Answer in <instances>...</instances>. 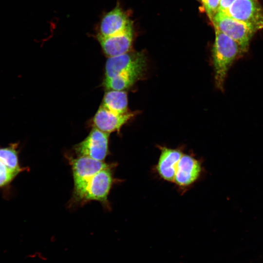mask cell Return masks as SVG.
Returning <instances> with one entry per match:
<instances>
[{"mask_svg":"<svg viewBox=\"0 0 263 263\" xmlns=\"http://www.w3.org/2000/svg\"><path fill=\"white\" fill-rule=\"evenodd\" d=\"M131 25L127 15L119 6H116L103 16L97 35L102 37L114 35L124 31Z\"/></svg>","mask_w":263,"mask_h":263,"instance_id":"obj_11","label":"cell"},{"mask_svg":"<svg viewBox=\"0 0 263 263\" xmlns=\"http://www.w3.org/2000/svg\"><path fill=\"white\" fill-rule=\"evenodd\" d=\"M235 0H220L218 11L225 13Z\"/></svg>","mask_w":263,"mask_h":263,"instance_id":"obj_18","label":"cell"},{"mask_svg":"<svg viewBox=\"0 0 263 263\" xmlns=\"http://www.w3.org/2000/svg\"><path fill=\"white\" fill-rule=\"evenodd\" d=\"M160 155L156 169L159 175L164 180L173 182L176 169L179 161L183 155L178 149L160 147Z\"/></svg>","mask_w":263,"mask_h":263,"instance_id":"obj_12","label":"cell"},{"mask_svg":"<svg viewBox=\"0 0 263 263\" xmlns=\"http://www.w3.org/2000/svg\"><path fill=\"white\" fill-rule=\"evenodd\" d=\"M114 166L99 171L89 178L77 193L73 194L72 203L84 204L97 201L107 206L108 196L114 182L112 171Z\"/></svg>","mask_w":263,"mask_h":263,"instance_id":"obj_2","label":"cell"},{"mask_svg":"<svg viewBox=\"0 0 263 263\" xmlns=\"http://www.w3.org/2000/svg\"><path fill=\"white\" fill-rule=\"evenodd\" d=\"M18 144H12L5 148H0V162L11 172L16 174L25 169L20 167L17 150Z\"/></svg>","mask_w":263,"mask_h":263,"instance_id":"obj_15","label":"cell"},{"mask_svg":"<svg viewBox=\"0 0 263 263\" xmlns=\"http://www.w3.org/2000/svg\"><path fill=\"white\" fill-rule=\"evenodd\" d=\"M101 105L113 112L125 113L128 112L127 94L124 91L108 90Z\"/></svg>","mask_w":263,"mask_h":263,"instance_id":"obj_14","label":"cell"},{"mask_svg":"<svg viewBox=\"0 0 263 263\" xmlns=\"http://www.w3.org/2000/svg\"><path fill=\"white\" fill-rule=\"evenodd\" d=\"M133 116L134 113H119L111 111L101 105L93 121L94 127L110 133L119 131L121 127Z\"/></svg>","mask_w":263,"mask_h":263,"instance_id":"obj_9","label":"cell"},{"mask_svg":"<svg viewBox=\"0 0 263 263\" xmlns=\"http://www.w3.org/2000/svg\"><path fill=\"white\" fill-rule=\"evenodd\" d=\"M215 39L212 50L214 79L216 87L223 91L228 71L240 55L243 54L238 43L215 27Z\"/></svg>","mask_w":263,"mask_h":263,"instance_id":"obj_1","label":"cell"},{"mask_svg":"<svg viewBox=\"0 0 263 263\" xmlns=\"http://www.w3.org/2000/svg\"><path fill=\"white\" fill-rule=\"evenodd\" d=\"M144 70H139L104 79L103 85L108 90L123 91L132 86L142 77Z\"/></svg>","mask_w":263,"mask_h":263,"instance_id":"obj_13","label":"cell"},{"mask_svg":"<svg viewBox=\"0 0 263 263\" xmlns=\"http://www.w3.org/2000/svg\"><path fill=\"white\" fill-rule=\"evenodd\" d=\"M104 54L108 57L125 54L130 51L133 39L132 25L117 34L102 37L96 35Z\"/></svg>","mask_w":263,"mask_h":263,"instance_id":"obj_8","label":"cell"},{"mask_svg":"<svg viewBox=\"0 0 263 263\" xmlns=\"http://www.w3.org/2000/svg\"><path fill=\"white\" fill-rule=\"evenodd\" d=\"M71 166L74 179L73 194L78 192L87 181L99 171L109 167L113 164L99 161L86 156L68 158Z\"/></svg>","mask_w":263,"mask_h":263,"instance_id":"obj_6","label":"cell"},{"mask_svg":"<svg viewBox=\"0 0 263 263\" xmlns=\"http://www.w3.org/2000/svg\"><path fill=\"white\" fill-rule=\"evenodd\" d=\"M146 66V57L142 53L129 52L110 57L105 64L104 79L135 70H145Z\"/></svg>","mask_w":263,"mask_h":263,"instance_id":"obj_7","label":"cell"},{"mask_svg":"<svg viewBox=\"0 0 263 263\" xmlns=\"http://www.w3.org/2000/svg\"><path fill=\"white\" fill-rule=\"evenodd\" d=\"M202 171L199 161L188 154H183L177 166L173 182L178 186L186 187L194 183Z\"/></svg>","mask_w":263,"mask_h":263,"instance_id":"obj_10","label":"cell"},{"mask_svg":"<svg viewBox=\"0 0 263 263\" xmlns=\"http://www.w3.org/2000/svg\"><path fill=\"white\" fill-rule=\"evenodd\" d=\"M212 21L214 27L238 43L243 54L247 51L250 41L257 31L252 26L220 12L217 13Z\"/></svg>","mask_w":263,"mask_h":263,"instance_id":"obj_3","label":"cell"},{"mask_svg":"<svg viewBox=\"0 0 263 263\" xmlns=\"http://www.w3.org/2000/svg\"><path fill=\"white\" fill-rule=\"evenodd\" d=\"M16 176L0 162V188L8 185Z\"/></svg>","mask_w":263,"mask_h":263,"instance_id":"obj_17","label":"cell"},{"mask_svg":"<svg viewBox=\"0 0 263 263\" xmlns=\"http://www.w3.org/2000/svg\"><path fill=\"white\" fill-rule=\"evenodd\" d=\"M209 18L212 19L218 11L220 0H201Z\"/></svg>","mask_w":263,"mask_h":263,"instance_id":"obj_16","label":"cell"},{"mask_svg":"<svg viewBox=\"0 0 263 263\" xmlns=\"http://www.w3.org/2000/svg\"><path fill=\"white\" fill-rule=\"evenodd\" d=\"M109 133L94 127L88 135L73 148L77 156L104 161L109 154Z\"/></svg>","mask_w":263,"mask_h":263,"instance_id":"obj_4","label":"cell"},{"mask_svg":"<svg viewBox=\"0 0 263 263\" xmlns=\"http://www.w3.org/2000/svg\"><path fill=\"white\" fill-rule=\"evenodd\" d=\"M225 14L256 31L263 28V8L258 0H235Z\"/></svg>","mask_w":263,"mask_h":263,"instance_id":"obj_5","label":"cell"}]
</instances>
